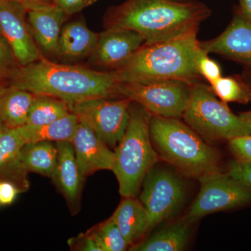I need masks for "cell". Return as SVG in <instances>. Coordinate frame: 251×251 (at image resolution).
<instances>
[{
    "mask_svg": "<svg viewBox=\"0 0 251 251\" xmlns=\"http://www.w3.org/2000/svg\"><path fill=\"white\" fill-rule=\"evenodd\" d=\"M228 141L229 150L236 159L251 163V135L237 137Z\"/></svg>",
    "mask_w": 251,
    "mask_h": 251,
    "instance_id": "cell-28",
    "label": "cell"
},
{
    "mask_svg": "<svg viewBox=\"0 0 251 251\" xmlns=\"http://www.w3.org/2000/svg\"><path fill=\"white\" fill-rule=\"evenodd\" d=\"M191 87L176 80L120 82L118 95L139 104L154 116L179 119L187 106Z\"/></svg>",
    "mask_w": 251,
    "mask_h": 251,
    "instance_id": "cell-7",
    "label": "cell"
},
{
    "mask_svg": "<svg viewBox=\"0 0 251 251\" xmlns=\"http://www.w3.org/2000/svg\"><path fill=\"white\" fill-rule=\"evenodd\" d=\"M140 202L148 211L150 229L177 212L184 199V186L173 172L153 167L142 185Z\"/></svg>",
    "mask_w": 251,
    "mask_h": 251,
    "instance_id": "cell-10",
    "label": "cell"
},
{
    "mask_svg": "<svg viewBox=\"0 0 251 251\" xmlns=\"http://www.w3.org/2000/svg\"><path fill=\"white\" fill-rule=\"evenodd\" d=\"M227 174L251 188V163L236 159L230 162Z\"/></svg>",
    "mask_w": 251,
    "mask_h": 251,
    "instance_id": "cell-30",
    "label": "cell"
},
{
    "mask_svg": "<svg viewBox=\"0 0 251 251\" xmlns=\"http://www.w3.org/2000/svg\"><path fill=\"white\" fill-rule=\"evenodd\" d=\"M70 113H72L70 106L67 102L50 96L35 95L26 125H47Z\"/></svg>",
    "mask_w": 251,
    "mask_h": 251,
    "instance_id": "cell-24",
    "label": "cell"
},
{
    "mask_svg": "<svg viewBox=\"0 0 251 251\" xmlns=\"http://www.w3.org/2000/svg\"><path fill=\"white\" fill-rule=\"evenodd\" d=\"M71 143L84 179L97 171H112L115 152L84 122H78Z\"/></svg>",
    "mask_w": 251,
    "mask_h": 251,
    "instance_id": "cell-14",
    "label": "cell"
},
{
    "mask_svg": "<svg viewBox=\"0 0 251 251\" xmlns=\"http://www.w3.org/2000/svg\"><path fill=\"white\" fill-rule=\"evenodd\" d=\"M25 142L18 128H4L0 135V181L14 183L21 193L29 188L28 173L21 160V150Z\"/></svg>",
    "mask_w": 251,
    "mask_h": 251,
    "instance_id": "cell-17",
    "label": "cell"
},
{
    "mask_svg": "<svg viewBox=\"0 0 251 251\" xmlns=\"http://www.w3.org/2000/svg\"><path fill=\"white\" fill-rule=\"evenodd\" d=\"M0 34L18 65H28L44 57L31 33L27 9L22 5L9 0L0 1Z\"/></svg>",
    "mask_w": 251,
    "mask_h": 251,
    "instance_id": "cell-11",
    "label": "cell"
},
{
    "mask_svg": "<svg viewBox=\"0 0 251 251\" xmlns=\"http://www.w3.org/2000/svg\"><path fill=\"white\" fill-rule=\"evenodd\" d=\"M21 193L19 188L8 181H0V204L10 205L14 202L18 195Z\"/></svg>",
    "mask_w": 251,
    "mask_h": 251,
    "instance_id": "cell-33",
    "label": "cell"
},
{
    "mask_svg": "<svg viewBox=\"0 0 251 251\" xmlns=\"http://www.w3.org/2000/svg\"><path fill=\"white\" fill-rule=\"evenodd\" d=\"M213 92L224 103L251 102V85L240 76L222 77L210 84Z\"/></svg>",
    "mask_w": 251,
    "mask_h": 251,
    "instance_id": "cell-25",
    "label": "cell"
},
{
    "mask_svg": "<svg viewBox=\"0 0 251 251\" xmlns=\"http://www.w3.org/2000/svg\"><path fill=\"white\" fill-rule=\"evenodd\" d=\"M8 84L34 95L61 99L69 106L91 99L119 97L114 71L99 72L85 67L57 64L43 57L28 65L18 66L6 77Z\"/></svg>",
    "mask_w": 251,
    "mask_h": 251,
    "instance_id": "cell-1",
    "label": "cell"
},
{
    "mask_svg": "<svg viewBox=\"0 0 251 251\" xmlns=\"http://www.w3.org/2000/svg\"><path fill=\"white\" fill-rule=\"evenodd\" d=\"M210 14V9L199 1L128 0L112 10L107 25L136 31L145 44H151L198 29Z\"/></svg>",
    "mask_w": 251,
    "mask_h": 251,
    "instance_id": "cell-2",
    "label": "cell"
},
{
    "mask_svg": "<svg viewBox=\"0 0 251 251\" xmlns=\"http://www.w3.org/2000/svg\"><path fill=\"white\" fill-rule=\"evenodd\" d=\"M238 9L251 24V0H239Z\"/></svg>",
    "mask_w": 251,
    "mask_h": 251,
    "instance_id": "cell-35",
    "label": "cell"
},
{
    "mask_svg": "<svg viewBox=\"0 0 251 251\" xmlns=\"http://www.w3.org/2000/svg\"><path fill=\"white\" fill-rule=\"evenodd\" d=\"M247 74V77H245L246 80L251 85V71L249 70Z\"/></svg>",
    "mask_w": 251,
    "mask_h": 251,
    "instance_id": "cell-38",
    "label": "cell"
},
{
    "mask_svg": "<svg viewBox=\"0 0 251 251\" xmlns=\"http://www.w3.org/2000/svg\"><path fill=\"white\" fill-rule=\"evenodd\" d=\"M131 102L127 98L115 100L91 99L74 104L70 108L79 121L88 126L109 148L115 149L126 130Z\"/></svg>",
    "mask_w": 251,
    "mask_h": 251,
    "instance_id": "cell-9",
    "label": "cell"
},
{
    "mask_svg": "<svg viewBox=\"0 0 251 251\" xmlns=\"http://www.w3.org/2000/svg\"><path fill=\"white\" fill-rule=\"evenodd\" d=\"M55 145L57 162L52 179L64 196L71 210L77 211L85 179L79 171L72 143L58 142Z\"/></svg>",
    "mask_w": 251,
    "mask_h": 251,
    "instance_id": "cell-16",
    "label": "cell"
},
{
    "mask_svg": "<svg viewBox=\"0 0 251 251\" xmlns=\"http://www.w3.org/2000/svg\"><path fill=\"white\" fill-rule=\"evenodd\" d=\"M8 85V81L7 79L4 76H1L0 75V93H1V91L4 90L5 87Z\"/></svg>",
    "mask_w": 251,
    "mask_h": 251,
    "instance_id": "cell-37",
    "label": "cell"
},
{
    "mask_svg": "<svg viewBox=\"0 0 251 251\" xmlns=\"http://www.w3.org/2000/svg\"><path fill=\"white\" fill-rule=\"evenodd\" d=\"M18 66L12 51L0 34V75L6 78L9 73Z\"/></svg>",
    "mask_w": 251,
    "mask_h": 251,
    "instance_id": "cell-29",
    "label": "cell"
},
{
    "mask_svg": "<svg viewBox=\"0 0 251 251\" xmlns=\"http://www.w3.org/2000/svg\"><path fill=\"white\" fill-rule=\"evenodd\" d=\"M78 119L74 114L47 125L41 126L25 125L18 128L26 143L38 142L72 141L76 130Z\"/></svg>",
    "mask_w": 251,
    "mask_h": 251,
    "instance_id": "cell-21",
    "label": "cell"
},
{
    "mask_svg": "<svg viewBox=\"0 0 251 251\" xmlns=\"http://www.w3.org/2000/svg\"><path fill=\"white\" fill-rule=\"evenodd\" d=\"M34 98V94L8 84L0 93V123L8 129L26 125Z\"/></svg>",
    "mask_w": 251,
    "mask_h": 251,
    "instance_id": "cell-20",
    "label": "cell"
},
{
    "mask_svg": "<svg viewBox=\"0 0 251 251\" xmlns=\"http://www.w3.org/2000/svg\"><path fill=\"white\" fill-rule=\"evenodd\" d=\"M0 1H1V0H0Z\"/></svg>",
    "mask_w": 251,
    "mask_h": 251,
    "instance_id": "cell-40",
    "label": "cell"
},
{
    "mask_svg": "<svg viewBox=\"0 0 251 251\" xmlns=\"http://www.w3.org/2000/svg\"><path fill=\"white\" fill-rule=\"evenodd\" d=\"M198 29L188 31L154 44H144L121 67L114 70L120 82L159 80L198 83L202 77L197 61L204 50L197 39Z\"/></svg>",
    "mask_w": 251,
    "mask_h": 251,
    "instance_id": "cell-3",
    "label": "cell"
},
{
    "mask_svg": "<svg viewBox=\"0 0 251 251\" xmlns=\"http://www.w3.org/2000/svg\"><path fill=\"white\" fill-rule=\"evenodd\" d=\"M206 53H215L247 66L251 71V24L239 9L226 30L215 39L201 42Z\"/></svg>",
    "mask_w": 251,
    "mask_h": 251,
    "instance_id": "cell-13",
    "label": "cell"
},
{
    "mask_svg": "<svg viewBox=\"0 0 251 251\" xmlns=\"http://www.w3.org/2000/svg\"><path fill=\"white\" fill-rule=\"evenodd\" d=\"M67 16L54 4L28 10V22L41 53L58 55L59 38Z\"/></svg>",
    "mask_w": 251,
    "mask_h": 251,
    "instance_id": "cell-15",
    "label": "cell"
},
{
    "mask_svg": "<svg viewBox=\"0 0 251 251\" xmlns=\"http://www.w3.org/2000/svg\"><path fill=\"white\" fill-rule=\"evenodd\" d=\"M21 160L25 171L52 179L57 166V148L52 142L25 144Z\"/></svg>",
    "mask_w": 251,
    "mask_h": 251,
    "instance_id": "cell-22",
    "label": "cell"
},
{
    "mask_svg": "<svg viewBox=\"0 0 251 251\" xmlns=\"http://www.w3.org/2000/svg\"><path fill=\"white\" fill-rule=\"evenodd\" d=\"M110 218L118 226L129 247L139 242L150 229L148 211L135 197L124 198Z\"/></svg>",
    "mask_w": 251,
    "mask_h": 251,
    "instance_id": "cell-19",
    "label": "cell"
},
{
    "mask_svg": "<svg viewBox=\"0 0 251 251\" xmlns=\"http://www.w3.org/2000/svg\"><path fill=\"white\" fill-rule=\"evenodd\" d=\"M103 251H124L129 248L115 221L110 219L87 231Z\"/></svg>",
    "mask_w": 251,
    "mask_h": 251,
    "instance_id": "cell-26",
    "label": "cell"
},
{
    "mask_svg": "<svg viewBox=\"0 0 251 251\" xmlns=\"http://www.w3.org/2000/svg\"><path fill=\"white\" fill-rule=\"evenodd\" d=\"M0 205H1V204H0Z\"/></svg>",
    "mask_w": 251,
    "mask_h": 251,
    "instance_id": "cell-41",
    "label": "cell"
},
{
    "mask_svg": "<svg viewBox=\"0 0 251 251\" xmlns=\"http://www.w3.org/2000/svg\"><path fill=\"white\" fill-rule=\"evenodd\" d=\"M145 39L130 29L108 28L99 34L98 43L90 62L98 67L115 70L123 66L143 45Z\"/></svg>",
    "mask_w": 251,
    "mask_h": 251,
    "instance_id": "cell-12",
    "label": "cell"
},
{
    "mask_svg": "<svg viewBox=\"0 0 251 251\" xmlns=\"http://www.w3.org/2000/svg\"><path fill=\"white\" fill-rule=\"evenodd\" d=\"M190 237L186 222L177 223L161 229L151 237L129 247L133 251H179L184 250Z\"/></svg>",
    "mask_w": 251,
    "mask_h": 251,
    "instance_id": "cell-23",
    "label": "cell"
},
{
    "mask_svg": "<svg viewBox=\"0 0 251 251\" xmlns=\"http://www.w3.org/2000/svg\"><path fill=\"white\" fill-rule=\"evenodd\" d=\"M99 34L91 30L83 21L63 26L59 41L58 56L69 61L90 57L97 47Z\"/></svg>",
    "mask_w": 251,
    "mask_h": 251,
    "instance_id": "cell-18",
    "label": "cell"
},
{
    "mask_svg": "<svg viewBox=\"0 0 251 251\" xmlns=\"http://www.w3.org/2000/svg\"><path fill=\"white\" fill-rule=\"evenodd\" d=\"M198 72L209 84L213 83L221 77V70L219 64L209 58L208 53L203 51L197 61Z\"/></svg>",
    "mask_w": 251,
    "mask_h": 251,
    "instance_id": "cell-27",
    "label": "cell"
},
{
    "mask_svg": "<svg viewBox=\"0 0 251 251\" xmlns=\"http://www.w3.org/2000/svg\"><path fill=\"white\" fill-rule=\"evenodd\" d=\"M71 250L78 251H103L93 238L87 233L79 234L68 241Z\"/></svg>",
    "mask_w": 251,
    "mask_h": 251,
    "instance_id": "cell-31",
    "label": "cell"
},
{
    "mask_svg": "<svg viewBox=\"0 0 251 251\" xmlns=\"http://www.w3.org/2000/svg\"><path fill=\"white\" fill-rule=\"evenodd\" d=\"M133 102L130 105L126 130L114 151L112 171L123 198L136 197L145 176L159 159L150 138V124L152 115Z\"/></svg>",
    "mask_w": 251,
    "mask_h": 251,
    "instance_id": "cell-5",
    "label": "cell"
},
{
    "mask_svg": "<svg viewBox=\"0 0 251 251\" xmlns=\"http://www.w3.org/2000/svg\"><path fill=\"white\" fill-rule=\"evenodd\" d=\"M182 117L192 129L208 140H229L251 135V126L216 98L210 87L201 84L191 87Z\"/></svg>",
    "mask_w": 251,
    "mask_h": 251,
    "instance_id": "cell-6",
    "label": "cell"
},
{
    "mask_svg": "<svg viewBox=\"0 0 251 251\" xmlns=\"http://www.w3.org/2000/svg\"><path fill=\"white\" fill-rule=\"evenodd\" d=\"M4 126L1 125V123H0V135H1V133H2V132L4 131Z\"/></svg>",
    "mask_w": 251,
    "mask_h": 251,
    "instance_id": "cell-39",
    "label": "cell"
},
{
    "mask_svg": "<svg viewBox=\"0 0 251 251\" xmlns=\"http://www.w3.org/2000/svg\"><path fill=\"white\" fill-rule=\"evenodd\" d=\"M97 0H52V3L69 16L80 12L93 4Z\"/></svg>",
    "mask_w": 251,
    "mask_h": 251,
    "instance_id": "cell-32",
    "label": "cell"
},
{
    "mask_svg": "<svg viewBox=\"0 0 251 251\" xmlns=\"http://www.w3.org/2000/svg\"><path fill=\"white\" fill-rule=\"evenodd\" d=\"M201 190L185 218L191 224L216 211L229 210L251 203V188L221 171L199 179Z\"/></svg>",
    "mask_w": 251,
    "mask_h": 251,
    "instance_id": "cell-8",
    "label": "cell"
},
{
    "mask_svg": "<svg viewBox=\"0 0 251 251\" xmlns=\"http://www.w3.org/2000/svg\"><path fill=\"white\" fill-rule=\"evenodd\" d=\"M150 134L158 156L183 175L199 179L220 171L217 151L178 118L152 115Z\"/></svg>",
    "mask_w": 251,
    "mask_h": 251,
    "instance_id": "cell-4",
    "label": "cell"
},
{
    "mask_svg": "<svg viewBox=\"0 0 251 251\" xmlns=\"http://www.w3.org/2000/svg\"><path fill=\"white\" fill-rule=\"evenodd\" d=\"M239 115L242 120L247 122L251 127V111L241 112V113L239 114Z\"/></svg>",
    "mask_w": 251,
    "mask_h": 251,
    "instance_id": "cell-36",
    "label": "cell"
},
{
    "mask_svg": "<svg viewBox=\"0 0 251 251\" xmlns=\"http://www.w3.org/2000/svg\"><path fill=\"white\" fill-rule=\"evenodd\" d=\"M9 1H14V2L22 5L27 9V11L36 9V8L42 7L46 5L53 4L52 0H9Z\"/></svg>",
    "mask_w": 251,
    "mask_h": 251,
    "instance_id": "cell-34",
    "label": "cell"
}]
</instances>
